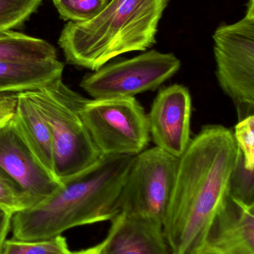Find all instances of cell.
Here are the masks:
<instances>
[{
    "instance_id": "obj_1",
    "label": "cell",
    "mask_w": 254,
    "mask_h": 254,
    "mask_svg": "<svg viewBox=\"0 0 254 254\" xmlns=\"http://www.w3.org/2000/svg\"><path fill=\"white\" fill-rule=\"evenodd\" d=\"M233 131L204 127L179 158L175 182L163 222L171 254H195L228 195L237 160Z\"/></svg>"
},
{
    "instance_id": "obj_2",
    "label": "cell",
    "mask_w": 254,
    "mask_h": 254,
    "mask_svg": "<svg viewBox=\"0 0 254 254\" xmlns=\"http://www.w3.org/2000/svg\"><path fill=\"white\" fill-rule=\"evenodd\" d=\"M134 157L102 155L47 199L13 214V239L49 240L76 227L111 222L119 215V196Z\"/></svg>"
},
{
    "instance_id": "obj_3",
    "label": "cell",
    "mask_w": 254,
    "mask_h": 254,
    "mask_svg": "<svg viewBox=\"0 0 254 254\" xmlns=\"http://www.w3.org/2000/svg\"><path fill=\"white\" fill-rule=\"evenodd\" d=\"M169 0H111L93 19L69 22L58 45L70 65L96 71L110 60L143 52L156 43L158 25Z\"/></svg>"
},
{
    "instance_id": "obj_4",
    "label": "cell",
    "mask_w": 254,
    "mask_h": 254,
    "mask_svg": "<svg viewBox=\"0 0 254 254\" xmlns=\"http://www.w3.org/2000/svg\"><path fill=\"white\" fill-rule=\"evenodd\" d=\"M27 92L50 130L55 176L61 184L100 159L102 155L81 117L86 98L72 90L62 78Z\"/></svg>"
},
{
    "instance_id": "obj_5",
    "label": "cell",
    "mask_w": 254,
    "mask_h": 254,
    "mask_svg": "<svg viewBox=\"0 0 254 254\" xmlns=\"http://www.w3.org/2000/svg\"><path fill=\"white\" fill-rule=\"evenodd\" d=\"M216 76L222 90L232 100L239 122L254 116V0L246 14L213 34Z\"/></svg>"
},
{
    "instance_id": "obj_6",
    "label": "cell",
    "mask_w": 254,
    "mask_h": 254,
    "mask_svg": "<svg viewBox=\"0 0 254 254\" xmlns=\"http://www.w3.org/2000/svg\"><path fill=\"white\" fill-rule=\"evenodd\" d=\"M80 113L101 155L136 156L149 144L147 115L135 98L87 99Z\"/></svg>"
},
{
    "instance_id": "obj_7",
    "label": "cell",
    "mask_w": 254,
    "mask_h": 254,
    "mask_svg": "<svg viewBox=\"0 0 254 254\" xmlns=\"http://www.w3.org/2000/svg\"><path fill=\"white\" fill-rule=\"evenodd\" d=\"M179 158L155 146L134 157L119 199V214L163 225Z\"/></svg>"
},
{
    "instance_id": "obj_8",
    "label": "cell",
    "mask_w": 254,
    "mask_h": 254,
    "mask_svg": "<svg viewBox=\"0 0 254 254\" xmlns=\"http://www.w3.org/2000/svg\"><path fill=\"white\" fill-rule=\"evenodd\" d=\"M180 68V61L173 54L152 50L104 65L85 76L80 86L94 100L134 98L158 89Z\"/></svg>"
},
{
    "instance_id": "obj_9",
    "label": "cell",
    "mask_w": 254,
    "mask_h": 254,
    "mask_svg": "<svg viewBox=\"0 0 254 254\" xmlns=\"http://www.w3.org/2000/svg\"><path fill=\"white\" fill-rule=\"evenodd\" d=\"M0 170L23 195L29 208L62 186L31 152L13 117L0 128Z\"/></svg>"
},
{
    "instance_id": "obj_10",
    "label": "cell",
    "mask_w": 254,
    "mask_h": 254,
    "mask_svg": "<svg viewBox=\"0 0 254 254\" xmlns=\"http://www.w3.org/2000/svg\"><path fill=\"white\" fill-rule=\"evenodd\" d=\"M191 112L192 100L185 86L174 84L162 89L147 116L155 146L180 158L191 140Z\"/></svg>"
},
{
    "instance_id": "obj_11",
    "label": "cell",
    "mask_w": 254,
    "mask_h": 254,
    "mask_svg": "<svg viewBox=\"0 0 254 254\" xmlns=\"http://www.w3.org/2000/svg\"><path fill=\"white\" fill-rule=\"evenodd\" d=\"M201 249L215 254H254V204H244L228 194Z\"/></svg>"
},
{
    "instance_id": "obj_12",
    "label": "cell",
    "mask_w": 254,
    "mask_h": 254,
    "mask_svg": "<svg viewBox=\"0 0 254 254\" xmlns=\"http://www.w3.org/2000/svg\"><path fill=\"white\" fill-rule=\"evenodd\" d=\"M110 223L101 254H171L161 224L123 214Z\"/></svg>"
},
{
    "instance_id": "obj_13",
    "label": "cell",
    "mask_w": 254,
    "mask_h": 254,
    "mask_svg": "<svg viewBox=\"0 0 254 254\" xmlns=\"http://www.w3.org/2000/svg\"><path fill=\"white\" fill-rule=\"evenodd\" d=\"M64 68L58 59L0 62V92L37 90L62 78Z\"/></svg>"
},
{
    "instance_id": "obj_14",
    "label": "cell",
    "mask_w": 254,
    "mask_h": 254,
    "mask_svg": "<svg viewBox=\"0 0 254 254\" xmlns=\"http://www.w3.org/2000/svg\"><path fill=\"white\" fill-rule=\"evenodd\" d=\"M13 119L31 152L42 165L56 178L50 130L28 92L17 93Z\"/></svg>"
},
{
    "instance_id": "obj_15",
    "label": "cell",
    "mask_w": 254,
    "mask_h": 254,
    "mask_svg": "<svg viewBox=\"0 0 254 254\" xmlns=\"http://www.w3.org/2000/svg\"><path fill=\"white\" fill-rule=\"evenodd\" d=\"M57 50L43 39L10 30L0 34V62L58 59Z\"/></svg>"
},
{
    "instance_id": "obj_16",
    "label": "cell",
    "mask_w": 254,
    "mask_h": 254,
    "mask_svg": "<svg viewBox=\"0 0 254 254\" xmlns=\"http://www.w3.org/2000/svg\"><path fill=\"white\" fill-rule=\"evenodd\" d=\"M42 2L43 0H0V34L20 28Z\"/></svg>"
},
{
    "instance_id": "obj_17",
    "label": "cell",
    "mask_w": 254,
    "mask_h": 254,
    "mask_svg": "<svg viewBox=\"0 0 254 254\" xmlns=\"http://www.w3.org/2000/svg\"><path fill=\"white\" fill-rule=\"evenodd\" d=\"M67 240L62 235L49 240L21 241L6 240L1 254H69Z\"/></svg>"
},
{
    "instance_id": "obj_18",
    "label": "cell",
    "mask_w": 254,
    "mask_h": 254,
    "mask_svg": "<svg viewBox=\"0 0 254 254\" xmlns=\"http://www.w3.org/2000/svg\"><path fill=\"white\" fill-rule=\"evenodd\" d=\"M60 18L64 21L85 22L93 19L108 0H52Z\"/></svg>"
},
{
    "instance_id": "obj_19",
    "label": "cell",
    "mask_w": 254,
    "mask_h": 254,
    "mask_svg": "<svg viewBox=\"0 0 254 254\" xmlns=\"http://www.w3.org/2000/svg\"><path fill=\"white\" fill-rule=\"evenodd\" d=\"M228 194L244 204H254V169L250 170L245 166L243 155L239 149L230 177Z\"/></svg>"
},
{
    "instance_id": "obj_20",
    "label": "cell",
    "mask_w": 254,
    "mask_h": 254,
    "mask_svg": "<svg viewBox=\"0 0 254 254\" xmlns=\"http://www.w3.org/2000/svg\"><path fill=\"white\" fill-rule=\"evenodd\" d=\"M234 140L241 152L245 166L248 169H254V116L240 121L235 127Z\"/></svg>"
},
{
    "instance_id": "obj_21",
    "label": "cell",
    "mask_w": 254,
    "mask_h": 254,
    "mask_svg": "<svg viewBox=\"0 0 254 254\" xmlns=\"http://www.w3.org/2000/svg\"><path fill=\"white\" fill-rule=\"evenodd\" d=\"M29 207L23 195L0 170V208L13 215Z\"/></svg>"
},
{
    "instance_id": "obj_22",
    "label": "cell",
    "mask_w": 254,
    "mask_h": 254,
    "mask_svg": "<svg viewBox=\"0 0 254 254\" xmlns=\"http://www.w3.org/2000/svg\"><path fill=\"white\" fill-rule=\"evenodd\" d=\"M17 94L0 92V128L14 116Z\"/></svg>"
},
{
    "instance_id": "obj_23",
    "label": "cell",
    "mask_w": 254,
    "mask_h": 254,
    "mask_svg": "<svg viewBox=\"0 0 254 254\" xmlns=\"http://www.w3.org/2000/svg\"><path fill=\"white\" fill-rule=\"evenodd\" d=\"M13 215L4 210H0V254H1L3 245L6 240L7 234L11 228V219Z\"/></svg>"
},
{
    "instance_id": "obj_24",
    "label": "cell",
    "mask_w": 254,
    "mask_h": 254,
    "mask_svg": "<svg viewBox=\"0 0 254 254\" xmlns=\"http://www.w3.org/2000/svg\"><path fill=\"white\" fill-rule=\"evenodd\" d=\"M103 248V241L98 243V245L88 248L86 249L77 251V252H70L69 254H101Z\"/></svg>"
},
{
    "instance_id": "obj_25",
    "label": "cell",
    "mask_w": 254,
    "mask_h": 254,
    "mask_svg": "<svg viewBox=\"0 0 254 254\" xmlns=\"http://www.w3.org/2000/svg\"><path fill=\"white\" fill-rule=\"evenodd\" d=\"M195 254H215L204 249H201L196 252Z\"/></svg>"
},
{
    "instance_id": "obj_26",
    "label": "cell",
    "mask_w": 254,
    "mask_h": 254,
    "mask_svg": "<svg viewBox=\"0 0 254 254\" xmlns=\"http://www.w3.org/2000/svg\"><path fill=\"white\" fill-rule=\"evenodd\" d=\"M2 210V209L0 208V210Z\"/></svg>"
}]
</instances>
